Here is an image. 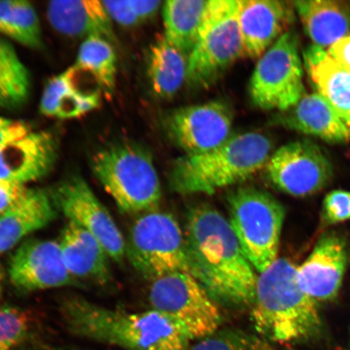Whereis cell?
Returning a JSON list of instances; mask_svg holds the SVG:
<instances>
[{
    "label": "cell",
    "mask_w": 350,
    "mask_h": 350,
    "mask_svg": "<svg viewBox=\"0 0 350 350\" xmlns=\"http://www.w3.org/2000/svg\"><path fill=\"white\" fill-rule=\"evenodd\" d=\"M189 273L209 295L229 306H252L257 275L227 221L216 208L196 204L186 216Z\"/></svg>",
    "instance_id": "1"
},
{
    "label": "cell",
    "mask_w": 350,
    "mask_h": 350,
    "mask_svg": "<svg viewBox=\"0 0 350 350\" xmlns=\"http://www.w3.org/2000/svg\"><path fill=\"white\" fill-rule=\"evenodd\" d=\"M72 334L126 350H188L192 340L179 323L157 310L130 313L104 308L78 296L60 306Z\"/></svg>",
    "instance_id": "2"
},
{
    "label": "cell",
    "mask_w": 350,
    "mask_h": 350,
    "mask_svg": "<svg viewBox=\"0 0 350 350\" xmlns=\"http://www.w3.org/2000/svg\"><path fill=\"white\" fill-rule=\"evenodd\" d=\"M251 319L258 334L271 343L310 342L325 332L317 301L301 290L297 267L286 258L258 277Z\"/></svg>",
    "instance_id": "3"
},
{
    "label": "cell",
    "mask_w": 350,
    "mask_h": 350,
    "mask_svg": "<svg viewBox=\"0 0 350 350\" xmlns=\"http://www.w3.org/2000/svg\"><path fill=\"white\" fill-rule=\"evenodd\" d=\"M273 144L267 135L255 131L231 135L213 150L175 161L170 187L183 195H210L246 180L268 163Z\"/></svg>",
    "instance_id": "4"
},
{
    "label": "cell",
    "mask_w": 350,
    "mask_h": 350,
    "mask_svg": "<svg viewBox=\"0 0 350 350\" xmlns=\"http://www.w3.org/2000/svg\"><path fill=\"white\" fill-rule=\"evenodd\" d=\"M92 170L122 213L159 208L161 190L150 153L131 143L109 144L92 157Z\"/></svg>",
    "instance_id": "5"
},
{
    "label": "cell",
    "mask_w": 350,
    "mask_h": 350,
    "mask_svg": "<svg viewBox=\"0 0 350 350\" xmlns=\"http://www.w3.org/2000/svg\"><path fill=\"white\" fill-rule=\"evenodd\" d=\"M230 225L241 248L258 273L278 259L286 211L269 192L245 187L228 196Z\"/></svg>",
    "instance_id": "6"
},
{
    "label": "cell",
    "mask_w": 350,
    "mask_h": 350,
    "mask_svg": "<svg viewBox=\"0 0 350 350\" xmlns=\"http://www.w3.org/2000/svg\"><path fill=\"white\" fill-rule=\"evenodd\" d=\"M239 0H210L193 50L188 56L191 85L208 88L243 55Z\"/></svg>",
    "instance_id": "7"
},
{
    "label": "cell",
    "mask_w": 350,
    "mask_h": 350,
    "mask_svg": "<svg viewBox=\"0 0 350 350\" xmlns=\"http://www.w3.org/2000/svg\"><path fill=\"white\" fill-rule=\"evenodd\" d=\"M126 255L135 270L153 281L169 274L189 273L185 234L168 213L156 210L139 216L131 227Z\"/></svg>",
    "instance_id": "8"
},
{
    "label": "cell",
    "mask_w": 350,
    "mask_h": 350,
    "mask_svg": "<svg viewBox=\"0 0 350 350\" xmlns=\"http://www.w3.org/2000/svg\"><path fill=\"white\" fill-rule=\"evenodd\" d=\"M301 65L295 33H284L254 70L249 87L254 105L282 112L295 107L305 94Z\"/></svg>",
    "instance_id": "9"
},
{
    "label": "cell",
    "mask_w": 350,
    "mask_h": 350,
    "mask_svg": "<svg viewBox=\"0 0 350 350\" xmlns=\"http://www.w3.org/2000/svg\"><path fill=\"white\" fill-rule=\"evenodd\" d=\"M150 301L153 310L185 328L191 340L208 338L220 328L222 318L217 301L189 273H172L154 280Z\"/></svg>",
    "instance_id": "10"
},
{
    "label": "cell",
    "mask_w": 350,
    "mask_h": 350,
    "mask_svg": "<svg viewBox=\"0 0 350 350\" xmlns=\"http://www.w3.org/2000/svg\"><path fill=\"white\" fill-rule=\"evenodd\" d=\"M57 209L92 235L102 245L113 261L126 255V243L119 227L80 175H71L50 191Z\"/></svg>",
    "instance_id": "11"
},
{
    "label": "cell",
    "mask_w": 350,
    "mask_h": 350,
    "mask_svg": "<svg viewBox=\"0 0 350 350\" xmlns=\"http://www.w3.org/2000/svg\"><path fill=\"white\" fill-rule=\"evenodd\" d=\"M269 180L279 190L296 197L312 196L330 183L334 170L317 144L300 139L275 151L266 164Z\"/></svg>",
    "instance_id": "12"
},
{
    "label": "cell",
    "mask_w": 350,
    "mask_h": 350,
    "mask_svg": "<svg viewBox=\"0 0 350 350\" xmlns=\"http://www.w3.org/2000/svg\"><path fill=\"white\" fill-rule=\"evenodd\" d=\"M232 124L233 113L221 100L175 109L165 119L169 137L187 155L220 146L231 137Z\"/></svg>",
    "instance_id": "13"
},
{
    "label": "cell",
    "mask_w": 350,
    "mask_h": 350,
    "mask_svg": "<svg viewBox=\"0 0 350 350\" xmlns=\"http://www.w3.org/2000/svg\"><path fill=\"white\" fill-rule=\"evenodd\" d=\"M10 278L13 286L25 292L74 284L59 243L51 240L25 241L12 257Z\"/></svg>",
    "instance_id": "14"
},
{
    "label": "cell",
    "mask_w": 350,
    "mask_h": 350,
    "mask_svg": "<svg viewBox=\"0 0 350 350\" xmlns=\"http://www.w3.org/2000/svg\"><path fill=\"white\" fill-rule=\"evenodd\" d=\"M348 262L347 241L329 232L318 240L304 264L297 267V282L317 303L331 301L339 294Z\"/></svg>",
    "instance_id": "15"
},
{
    "label": "cell",
    "mask_w": 350,
    "mask_h": 350,
    "mask_svg": "<svg viewBox=\"0 0 350 350\" xmlns=\"http://www.w3.org/2000/svg\"><path fill=\"white\" fill-rule=\"evenodd\" d=\"M58 142L47 131L30 133L0 147V179L25 183L51 172L58 157Z\"/></svg>",
    "instance_id": "16"
},
{
    "label": "cell",
    "mask_w": 350,
    "mask_h": 350,
    "mask_svg": "<svg viewBox=\"0 0 350 350\" xmlns=\"http://www.w3.org/2000/svg\"><path fill=\"white\" fill-rule=\"evenodd\" d=\"M238 16L243 55L257 59L286 33L293 12L277 0H239Z\"/></svg>",
    "instance_id": "17"
},
{
    "label": "cell",
    "mask_w": 350,
    "mask_h": 350,
    "mask_svg": "<svg viewBox=\"0 0 350 350\" xmlns=\"http://www.w3.org/2000/svg\"><path fill=\"white\" fill-rule=\"evenodd\" d=\"M57 208L50 191L33 188L0 215V254L10 251L26 236L54 220Z\"/></svg>",
    "instance_id": "18"
},
{
    "label": "cell",
    "mask_w": 350,
    "mask_h": 350,
    "mask_svg": "<svg viewBox=\"0 0 350 350\" xmlns=\"http://www.w3.org/2000/svg\"><path fill=\"white\" fill-rule=\"evenodd\" d=\"M277 122L287 129L314 135L327 142L350 141L348 126L319 94H305L295 107L279 116Z\"/></svg>",
    "instance_id": "19"
},
{
    "label": "cell",
    "mask_w": 350,
    "mask_h": 350,
    "mask_svg": "<svg viewBox=\"0 0 350 350\" xmlns=\"http://www.w3.org/2000/svg\"><path fill=\"white\" fill-rule=\"evenodd\" d=\"M46 15L52 27L69 37H100L112 42L115 39L112 21L98 0L52 1Z\"/></svg>",
    "instance_id": "20"
},
{
    "label": "cell",
    "mask_w": 350,
    "mask_h": 350,
    "mask_svg": "<svg viewBox=\"0 0 350 350\" xmlns=\"http://www.w3.org/2000/svg\"><path fill=\"white\" fill-rule=\"evenodd\" d=\"M59 244L66 268L73 278L100 284L111 281L107 253L90 232L69 221L64 226Z\"/></svg>",
    "instance_id": "21"
},
{
    "label": "cell",
    "mask_w": 350,
    "mask_h": 350,
    "mask_svg": "<svg viewBox=\"0 0 350 350\" xmlns=\"http://www.w3.org/2000/svg\"><path fill=\"white\" fill-rule=\"evenodd\" d=\"M305 31L316 46H332L350 37V8L332 0H303L294 3Z\"/></svg>",
    "instance_id": "22"
},
{
    "label": "cell",
    "mask_w": 350,
    "mask_h": 350,
    "mask_svg": "<svg viewBox=\"0 0 350 350\" xmlns=\"http://www.w3.org/2000/svg\"><path fill=\"white\" fill-rule=\"evenodd\" d=\"M304 62L319 94L347 122L350 119V72L316 45L305 51Z\"/></svg>",
    "instance_id": "23"
},
{
    "label": "cell",
    "mask_w": 350,
    "mask_h": 350,
    "mask_svg": "<svg viewBox=\"0 0 350 350\" xmlns=\"http://www.w3.org/2000/svg\"><path fill=\"white\" fill-rule=\"evenodd\" d=\"M187 69L188 57L164 37L153 44L148 74L157 97L163 99L173 98L187 80Z\"/></svg>",
    "instance_id": "24"
},
{
    "label": "cell",
    "mask_w": 350,
    "mask_h": 350,
    "mask_svg": "<svg viewBox=\"0 0 350 350\" xmlns=\"http://www.w3.org/2000/svg\"><path fill=\"white\" fill-rule=\"evenodd\" d=\"M207 3L204 0H170L164 4V38L187 57L195 46Z\"/></svg>",
    "instance_id": "25"
},
{
    "label": "cell",
    "mask_w": 350,
    "mask_h": 350,
    "mask_svg": "<svg viewBox=\"0 0 350 350\" xmlns=\"http://www.w3.org/2000/svg\"><path fill=\"white\" fill-rule=\"evenodd\" d=\"M30 92V76L15 48L0 38V105L16 107L26 102Z\"/></svg>",
    "instance_id": "26"
},
{
    "label": "cell",
    "mask_w": 350,
    "mask_h": 350,
    "mask_svg": "<svg viewBox=\"0 0 350 350\" xmlns=\"http://www.w3.org/2000/svg\"><path fill=\"white\" fill-rule=\"evenodd\" d=\"M94 74L103 89L112 92L117 75V58L111 42L100 37L85 39L79 48L77 64Z\"/></svg>",
    "instance_id": "27"
},
{
    "label": "cell",
    "mask_w": 350,
    "mask_h": 350,
    "mask_svg": "<svg viewBox=\"0 0 350 350\" xmlns=\"http://www.w3.org/2000/svg\"><path fill=\"white\" fill-rule=\"evenodd\" d=\"M4 35L31 49L42 46L40 21L31 3L15 0Z\"/></svg>",
    "instance_id": "28"
},
{
    "label": "cell",
    "mask_w": 350,
    "mask_h": 350,
    "mask_svg": "<svg viewBox=\"0 0 350 350\" xmlns=\"http://www.w3.org/2000/svg\"><path fill=\"white\" fill-rule=\"evenodd\" d=\"M30 319L28 314L15 308L0 309V350H16L28 338Z\"/></svg>",
    "instance_id": "29"
},
{
    "label": "cell",
    "mask_w": 350,
    "mask_h": 350,
    "mask_svg": "<svg viewBox=\"0 0 350 350\" xmlns=\"http://www.w3.org/2000/svg\"><path fill=\"white\" fill-rule=\"evenodd\" d=\"M254 336L238 329L218 330L188 350H249Z\"/></svg>",
    "instance_id": "30"
},
{
    "label": "cell",
    "mask_w": 350,
    "mask_h": 350,
    "mask_svg": "<svg viewBox=\"0 0 350 350\" xmlns=\"http://www.w3.org/2000/svg\"><path fill=\"white\" fill-rule=\"evenodd\" d=\"M323 217L329 225L350 220V192L342 190L329 192L323 200Z\"/></svg>",
    "instance_id": "31"
},
{
    "label": "cell",
    "mask_w": 350,
    "mask_h": 350,
    "mask_svg": "<svg viewBox=\"0 0 350 350\" xmlns=\"http://www.w3.org/2000/svg\"><path fill=\"white\" fill-rule=\"evenodd\" d=\"M71 90L67 74L65 72L52 78L46 85L42 96L40 109L43 115L56 117L61 99Z\"/></svg>",
    "instance_id": "32"
},
{
    "label": "cell",
    "mask_w": 350,
    "mask_h": 350,
    "mask_svg": "<svg viewBox=\"0 0 350 350\" xmlns=\"http://www.w3.org/2000/svg\"><path fill=\"white\" fill-rule=\"evenodd\" d=\"M103 3L112 21H115L118 24L125 27H131L141 22L130 6L129 0H122V1L108 0Z\"/></svg>",
    "instance_id": "33"
},
{
    "label": "cell",
    "mask_w": 350,
    "mask_h": 350,
    "mask_svg": "<svg viewBox=\"0 0 350 350\" xmlns=\"http://www.w3.org/2000/svg\"><path fill=\"white\" fill-rule=\"evenodd\" d=\"M31 133L25 122L0 116V147Z\"/></svg>",
    "instance_id": "34"
},
{
    "label": "cell",
    "mask_w": 350,
    "mask_h": 350,
    "mask_svg": "<svg viewBox=\"0 0 350 350\" xmlns=\"http://www.w3.org/2000/svg\"><path fill=\"white\" fill-rule=\"evenodd\" d=\"M28 189L24 185L0 179V215L16 203Z\"/></svg>",
    "instance_id": "35"
},
{
    "label": "cell",
    "mask_w": 350,
    "mask_h": 350,
    "mask_svg": "<svg viewBox=\"0 0 350 350\" xmlns=\"http://www.w3.org/2000/svg\"><path fill=\"white\" fill-rule=\"evenodd\" d=\"M327 53L350 72V37L336 42L329 48Z\"/></svg>",
    "instance_id": "36"
},
{
    "label": "cell",
    "mask_w": 350,
    "mask_h": 350,
    "mask_svg": "<svg viewBox=\"0 0 350 350\" xmlns=\"http://www.w3.org/2000/svg\"><path fill=\"white\" fill-rule=\"evenodd\" d=\"M130 6L137 16L139 21L150 18L157 10H159L161 4V1H134V0H129Z\"/></svg>",
    "instance_id": "37"
},
{
    "label": "cell",
    "mask_w": 350,
    "mask_h": 350,
    "mask_svg": "<svg viewBox=\"0 0 350 350\" xmlns=\"http://www.w3.org/2000/svg\"><path fill=\"white\" fill-rule=\"evenodd\" d=\"M15 0H0V33L4 35L10 20Z\"/></svg>",
    "instance_id": "38"
},
{
    "label": "cell",
    "mask_w": 350,
    "mask_h": 350,
    "mask_svg": "<svg viewBox=\"0 0 350 350\" xmlns=\"http://www.w3.org/2000/svg\"><path fill=\"white\" fill-rule=\"evenodd\" d=\"M249 350H284L275 347L273 343L261 338L254 336Z\"/></svg>",
    "instance_id": "39"
},
{
    "label": "cell",
    "mask_w": 350,
    "mask_h": 350,
    "mask_svg": "<svg viewBox=\"0 0 350 350\" xmlns=\"http://www.w3.org/2000/svg\"><path fill=\"white\" fill-rule=\"evenodd\" d=\"M31 350H82V349H66L61 348H55V347H40L36 348Z\"/></svg>",
    "instance_id": "40"
},
{
    "label": "cell",
    "mask_w": 350,
    "mask_h": 350,
    "mask_svg": "<svg viewBox=\"0 0 350 350\" xmlns=\"http://www.w3.org/2000/svg\"><path fill=\"white\" fill-rule=\"evenodd\" d=\"M347 126H349V128H350V119L347 122Z\"/></svg>",
    "instance_id": "41"
},
{
    "label": "cell",
    "mask_w": 350,
    "mask_h": 350,
    "mask_svg": "<svg viewBox=\"0 0 350 350\" xmlns=\"http://www.w3.org/2000/svg\"><path fill=\"white\" fill-rule=\"evenodd\" d=\"M1 275H2L1 272H0V278H1Z\"/></svg>",
    "instance_id": "42"
},
{
    "label": "cell",
    "mask_w": 350,
    "mask_h": 350,
    "mask_svg": "<svg viewBox=\"0 0 350 350\" xmlns=\"http://www.w3.org/2000/svg\"><path fill=\"white\" fill-rule=\"evenodd\" d=\"M348 350H350V342H349V349Z\"/></svg>",
    "instance_id": "43"
},
{
    "label": "cell",
    "mask_w": 350,
    "mask_h": 350,
    "mask_svg": "<svg viewBox=\"0 0 350 350\" xmlns=\"http://www.w3.org/2000/svg\"><path fill=\"white\" fill-rule=\"evenodd\" d=\"M0 293H1V292H0Z\"/></svg>",
    "instance_id": "44"
}]
</instances>
